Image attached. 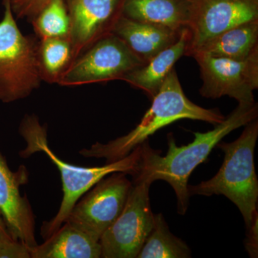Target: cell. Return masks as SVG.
I'll list each match as a JSON object with an SVG mask.
<instances>
[{"label": "cell", "mask_w": 258, "mask_h": 258, "mask_svg": "<svg viewBox=\"0 0 258 258\" xmlns=\"http://www.w3.org/2000/svg\"><path fill=\"white\" fill-rule=\"evenodd\" d=\"M257 114L258 106L255 101L239 103L222 123L215 125V128L206 133L196 132L194 134L193 142L181 147H178L173 136L169 134V149L164 157L149 147L146 141L142 144L140 166L136 175L152 183L157 180H164L170 184L177 198L178 212L184 215L189 205L188 180L192 171L205 161L224 137L256 119Z\"/></svg>", "instance_id": "cell-1"}, {"label": "cell", "mask_w": 258, "mask_h": 258, "mask_svg": "<svg viewBox=\"0 0 258 258\" xmlns=\"http://www.w3.org/2000/svg\"><path fill=\"white\" fill-rule=\"evenodd\" d=\"M19 134L26 143L25 149L19 152L20 157L28 159L36 153H42L57 167L60 174L63 196L55 216L49 221L44 222L40 227V235L44 240L60 228L75 205L100 180L112 173L123 172L134 176L139 171L142 145L119 160L101 166L85 167L66 162L51 149L46 125H42L36 115L26 114L23 117L19 125Z\"/></svg>", "instance_id": "cell-2"}, {"label": "cell", "mask_w": 258, "mask_h": 258, "mask_svg": "<svg viewBox=\"0 0 258 258\" xmlns=\"http://www.w3.org/2000/svg\"><path fill=\"white\" fill-rule=\"evenodd\" d=\"M225 116L217 109H208L195 104L184 94L175 69H173L153 98L152 106L139 124L126 135L107 144L96 142L79 154L86 158L106 159L107 163L119 160L148 140L150 136L176 120H203L217 125Z\"/></svg>", "instance_id": "cell-3"}, {"label": "cell", "mask_w": 258, "mask_h": 258, "mask_svg": "<svg viewBox=\"0 0 258 258\" xmlns=\"http://www.w3.org/2000/svg\"><path fill=\"white\" fill-rule=\"evenodd\" d=\"M244 126L240 137L233 142L217 144L223 151L225 159L216 175L200 184L188 185V193L189 197H227L240 210L249 231L257 222L258 180L254 163L258 137L257 118Z\"/></svg>", "instance_id": "cell-4"}, {"label": "cell", "mask_w": 258, "mask_h": 258, "mask_svg": "<svg viewBox=\"0 0 258 258\" xmlns=\"http://www.w3.org/2000/svg\"><path fill=\"white\" fill-rule=\"evenodd\" d=\"M0 21V103L28 98L42 82L38 37L25 35L18 28L10 0H3Z\"/></svg>", "instance_id": "cell-5"}, {"label": "cell", "mask_w": 258, "mask_h": 258, "mask_svg": "<svg viewBox=\"0 0 258 258\" xmlns=\"http://www.w3.org/2000/svg\"><path fill=\"white\" fill-rule=\"evenodd\" d=\"M133 186L123 211L101 236V257L135 258L154 225L149 188L152 182L134 176Z\"/></svg>", "instance_id": "cell-6"}, {"label": "cell", "mask_w": 258, "mask_h": 258, "mask_svg": "<svg viewBox=\"0 0 258 258\" xmlns=\"http://www.w3.org/2000/svg\"><path fill=\"white\" fill-rule=\"evenodd\" d=\"M144 64L120 37L111 32L76 57L57 83L76 86L121 80Z\"/></svg>", "instance_id": "cell-7"}, {"label": "cell", "mask_w": 258, "mask_h": 258, "mask_svg": "<svg viewBox=\"0 0 258 258\" xmlns=\"http://www.w3.org/2000/svg\"><path fill=\"white\" fill-rule=\"evenodd\" d=\"M126 175L114 172L100 180L75 205L66 222L100 241L124 208L133 186Z\"/></svg>", "instance_id": "cell-8"}, {"label": "cell", "mask_w": 258, "mask_h": 258, "mask_svg": "<svg viewBox=\"0 0 258 258\" xmlns=\"http://www.w3.org/2000/svg\"><path fill=\"white\" fill-rule=\"evenodd\" d=\"M193 57L201 73L202 96L212 99L227 96L239 103L254 102L253 93L258 88V54L244 60L200 54Z\"/></svg>", "instance_id": "cell-9"}, {"label": "cell", "mask_w": 258, "mask_h": 258, "mask_svg": "<svg viewBox=\"0 0 258 258\" xmlns=\"http://www.w3.org/2000/svg\"><path fill=\"white\" fill-rule=\"evenodd\" d=\"M258 19V0H191L184 55L240 24Z\"/></svg>", "instance_id": "cell-10"}, {"label": "cell", "mask_w": 258, "mask_h": 258, "mask_svg": "<svg viewBox=\"0 0 258 258\" xmlns=\"http://www.w3.org/2000/svg\"><path fill=\"white\" fill-rule=\"evenodd\" d=\"M124 0H64L70 20L69 40L74 60L111 33ZM73 60V61H74Z\"/></svg>", "instance_id": "cell-11"}, {"label": "cell", "mask_w": 258, "mask_h": 258, "mask_svg": "<svg viewBox=\"0 0 258 258\" xmlns=\"http://www.w3.org/2000/svg\"><path fill=\"white\" fill-rule=\"evenodd\" d=\"M28 175L25 166L12 171L0 152V214L15 240L30 248L37 244L35 216L28 198L20 193Z\"/></svg>", "instance_id": "cell-12"}, {"label": "cell", "mask_w": 258, "mask_h": 258, "mask_svg": "<svg viewBox=\"0 0 258 258\" xmlns=\"http://www.w3.org/2000/svg\"><path fill=\"white\" fill-rule=\"evenodd\" d=\"M181 32L135 21L123 15L112 30L144 63L177 41Z\"/></svg>", "instance_id": "cell-13"}, {"label": "cell", "mask_w": 258, "mask_h": 258, "mask_svg": "<svg viewBox=\"0 0 258 258\" xmlns=\"http://www.w3.org/2000/svg\"><path fill=\"white\" fill-rule=\"evenodd\" d=\"M30 258H99L100 241L66 222L42 244L28 248Z\"/></svg>", "instance_id": "cell-14"}, {"label": "cell", "mask_w": 258, "mask_h": 258, "mask_svg": "<svg viewBox=\"0 0 258 258\" xmlns=\"http://www.w3.org/2000/svg\"><path fill=\"white\" fill-rule=\"evenodd\" d=\"M191 0H124L125 18L175 31L187 28Z\"/></svg>", "instance_id": "cell-15"}, {"label": "cell", "mask_w": 258, "mask_h": 258, "mask_svg": "<svg viewBox=\"0 0 258 258\" xmlns=\"http://www.w3.org/2000/svg\"><path fill=\"white\" fill-rule=\"evenodd\" d=\"M189 40L187 28L184 29L177 41L150 59L140 67L125 74L121 79L134 87L143 90L154 98L174 64L184 55Z\"/></svg>", "instance_id": "cell-16"}, {"label": "cell", "mask_w": 258, "mask_h": 258, "mask_svg": "<svg viewBox=\"0 0 258 258\" xmlns=\"http://www.w3.org/2000/svg\"><path fill=\"white\" fill-rule=\"evenodd\" d=\"M244 60L258 54V19L226 30L200 47L194 55Z\"/></svg>", "instance_id": "cell-17"}, {"label": "cell", "mask_w": 258, "mask_h": 258, "mask_svg": "<svg viewBox=\"0 0 258 258\" xmlns=\"http://www.w3.org/2000/svg\"><path fill=\"white\" fill-rule=\"evenodd\" d=\"M137 257H191V250L184 241L171 233L164 216L158 214L154 215V227Z\"/></svg>", "instance_id": "cell-18"}, {"label": "cell", "mask_w": 258, "mask_h": 258, "mask_svg": "<svg viewBox=\"0 0 258 258\" xmlns=\"http://www.w3.org/2000/svg\"><path fill=\"white\" fill-rule=\"evenodd\" d=\"M39 60L42 81L57 83L61 75L74 60L72 47L69 38L40 39Z\"/></svg>", "instance_id": "cell-19"}, {"label": "cell", "mask_w": 258, "mask_h": 258, "mask_svg": "<svg viewBox=\"0 0 258 258\" xmlns=\"http://www.w3.org/2000/svg\"><path fill=\"white\" fill-rule=\"evenodd\" d=\"M35 35L39 39L47 37L69 38L70 20L64 0H52L32 20Z\"/></svg>", "instance_id": "cell-20"}, {"label": "cell", "mask_w": 258, "mask_h": 258, "mask_svg": "<svg viewBox=\"0 0 258 258\" xmlns=\"http://www.w3.org/2000/svg\"><path fill=\"white\" fill-rule=\"evenodd\" d=\"M0 258H30L28 247L15 240L0 214Z\"/></svg>", "instance_id": "cell-21"}, {"label": "cell", "mask_w": 258, "mask_h": 258, "mask_svg": "<svg viewBox=\"0 0 258 258\" xmlns=\"http://www.w3.org/2000/svg\"><path fill=\"white\" fill-rule=\"evenodd\" d=\"M52 0H10L13 14L31 22Z\"/></svg>", "instance_id": "cell-22"}]
</instances>
